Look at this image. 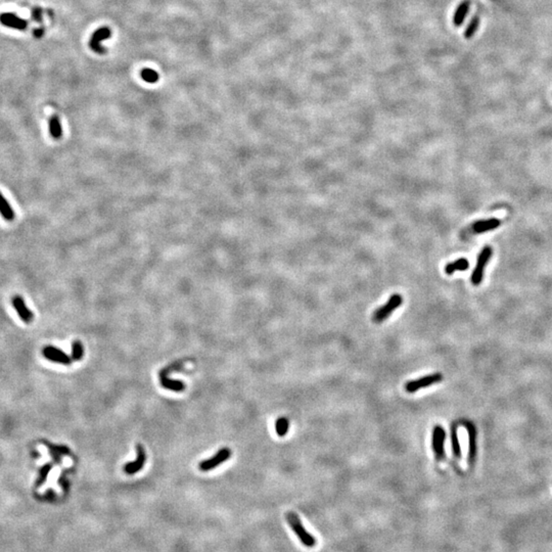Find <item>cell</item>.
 Here are the masks:
<instances>
[{
    "label": "cell",
    "instance_id": "44dd1931",
    "mask_svg": "<svg viewBox=\"0 0 552 552\" xmlns=\"http://www.w3.org/2000/svg\"><path fill=\"white\" fill-rule=\"evenodd\" d=\"M290 427V421L286 417H279L275 423L276 434L279 437H284Z\"/></svg>",
    "mask_w": 552,
    "mask_h": 552
},
{
    "label": "cell",
    "instance_id": "7402d4cb",
    "mask_svg": "<svg viewBox=\"0 0 552 552\" xmlns=\"http://www.w3.org/2000/svg\"><path fill=\"white\" fill-rule=\"evenodd\" d=\"M479 25H480L479 17H473L472 20L469 21V24H468L466 32H465V37L467 39H470L474 35V33L477 32Z\"/></svg>",
    "mask_w": 552,
    "mask_h": 552
},
{
    "label": "cell",
    "instance_id": "9a60e30c",
    "mask_svg": "<svg viewBox=\"0 0 552 552\" xmlns=\"http://www.w3.org/2000/svg\"><path fill=\"white\" fill-rule=\"evenodd\" d=\"M469 5H470L469 0H465V1H462L458 5L456 12L454 14V17H453V23L456 27H459L463 24V21H465L466 17L468 13Z\"/></svg>",
    "mask_w": 552,
    "mask_h": 552
},
{
    "label": "cell",
    "instance_id": "7c38bea8",
    "mask_svg": "<svg viewBox=\"0 0 552 552\" xmlns=\"http://www.w3.org/2000/svg\"><path fill=\"white\" fill-rule=\"evenodd\" d=\"M146 460H147V455L145 449H143L141 445H137V459L133 462H129L127 465H125L124 471L127 474H134L138 472L143 467V466H145Z\"/></svg>",
    "mask_w": 552,
    "mask_h": 552
},
{
    "label": "cell",
    "instance_id": "ffe728a7",
    "mask_svg": "<svg viewBox=\"0 0 552 552\" xmlns=\"http://www.w3.org/2000/svg\"><path fill=\"white\" fill-rule=\"evenodd\" d=\"M140 77H141L142 80H145L147 83H149V84L157 83V82L159 81V79H160L159 74H158L156 71H154V70L149 69V68L141 70V72H140Z\"/></svg>",
    "mask_w": 552,
    "mask_h": 552
},
{
    "label": "cell",
    "instance_id": "6da1fadb",
    "mask_svg": "<svg viewBox=\"0 0 552 552\" xmlns=\"http://www.w3.org/2000/svg\"><path fill=\"white\" fill-rule=\"evenodd\" d=\"M285 518H286V522L290 525V527L293 529L294 533L296 534V536L299 538L300 542L307 548H313L316 546L317 544V540L315 537H313L310 533H309L307 530L304 528L302 521L300 520V517L297 515V513L293 512V511H289L286 512L285 514Z\"/></svg>",
    "mask_w": 552,
    "mask_h": 552
},
{
    "label": "cell",
    "instance_id": "8fae6325",
    "mask_svg": "<svg viewBox=\"0 0 552 552\" xmlns=\"http://www.w3.org/2000/svg\"><path fill=\"white\" fill-rule=\"evenodd\" d=\"M0 23L5 27L16 30H25L27 28V21L25 20L19 18L15 14H10V13L0 15Z\"/></svg>",
    "mask_w": 552,
    "mask_h": 552
},
{
    "label": "cell",
    "instance_id": "277c9868",
    "mask_svg": "<svg viewBox=\"0 0 552 552\" xmlns=\"http://www.w3.org/2000/svg\"><path fill=\"white\" fill-rule=\"evenodd\" d=\"M442 381H443V375L441 373H433L429 375H425V377L421 379L407 382L405 383V390L408 393H415L418 390L427 388V386L438 383Z\"/></svg>",
    "mask_w": 552,
    "mask_h": 552
},
{
    "label": "cell",
    "instance_id": "ac0fdd59",
    "mask_svg": "<svg viewBox=\"0 0 552 552\" xmlns=\"http://www.w3.org/2000/svg\"><path fill=\"white\" fill-rule=\"evenodd\" d=\"M0 214L7 221H12L15 219L14 209L10 207L9 203L1 192H0Z\"/></svg>",
    "mask_w": 552,
    "mask_h": 552
},
{
    "label": "cell",
    "instance_id": "5bb4252c",
    "mask_svg": "<svg viewBox=\"0 0 552 552\" xmlns=\"http://www.w3.org/2000/svg\"><path fill=\"white\" fill-rule=\"evenodd\" d=\"M160 380H161L162 386H164L165 389H168V390L175 391V392H181L185 389V384L182 382L168 379L167 375H166L163 371L160 373Z\"/></svg>",
    "mask_w": 552,
    "mask_h": 552
},
{
    "label": "cell",
    "instance_id": "cb8c5ba5",
    "mask_svg": "<svg viewBox=\"0 0 552 552\" xmlns=\"http://www.w3.org/2000/svg\"><path fill=\"white\" fill-rule=\"evenodd\" d=\"M51 469V465H44L41 468H40V476L38 478V480L36 481V487H40L44 483H45L47 477H48V473Z\"/></svg>",
    "mask_w": 552,
    "mask_h": 552
},
{
    "label": "cell",
    "instance_id": "3957f363",
    "mask_svg": "<svg viewBox=\"0 0 552 552\" xmlns=\"http://www.w3.org/2000/svg\"><path fill=\"white\" fill-rule=\"evenodd\" d=\"M492 254H493V250L489 246H486L482 250V252L480 253V255L478 257L476 268H474V270L471 274V283L473 285H479L482 282L485 267L487 266L489 260L492 257Z\"/></svg>",
    "mask_w": 552,
    "mask_h": 552
},
{
    "label": "cell",
    "instance_id": "52a82bcc",
    "mask_svg": "<svg viewBox=\"0 0 552 552\" xmlns=\"http://www.w3.org/2000/svg\"><path fill=\"white\" fill-rule=\"evenodd\" d=\"M110 36H112V31H110L107 27L98 29L92 34L89 41V46L96 53H101V54L106 53V50L101 45V42L105 39L109 38Z\"/></svg>",
    "mask_w": 552,
    "mask_h": 552
},
{
    "label": "cell",
    "instance_id": "9c48e42d",
    "mask_svg": "<svg viewBox=\"0 0 552 552\" xmlns=\"http://www.w3.org/2000/svg\"><path fill=\"white\" fill-rule=\"evenodd\" d=\"M12 303H13L15 309H16L17 313L19 314L20 318L23 320L25 323L32 322L33 318H34V315H33L32 311L26 306V303H25L23 297H20V296H15L13 297Z\"/></svg>",
    "mask_w": 552,
    "mask_h": 552
},
{
    "label": "cell",
    "instance_id": "603a6c76",
    "mask_svg": "<svg viewBox=\"0 0 552 552\" xmlns=\"http://www.w3.org/2000/svg\"><path fill=\"white\" fill-rule=\"evenodd\" d=\"M72 357L75 361H79L83 357V346L80 340H75L72 345Z\"/></svg>",
    "mask_w": 552,
    "mask_h": 552
},
{
    "label": "cell",
    "instance_id": "5b68a950",
    "mask_svg": "<svg viewBox=\"0 0 552 552\" xmlns=\"http://www.w3.org/2000/svg\"><path fill=\"white\" fill-rule=\"evenodd\" d=\"M445 429L441 425H436L433 430V450L437 461H442L445 458Z\"/></svg>",
    "mask_w": 552,
    "mask_h": 552
},
{
    "label": "cell",
    "instance_id": "30bf717a",
    "mask_svg": "<svg viewBox=\"0 0 552 552\" xmlns=\"http://www.w3.org/2000/svg\"><path fill=\"white\" fill-rule=\"evenodd\" d=\"M462 425L466 426L468 433V441H469V453H468V461L470 465L474 462L477 455V429L476 426L473 425L471 422L463 421Z\"/></svg>",
    "mask_w": 552,
    "mask_h": 552
},
{
    "label": "cell",
    "instance_id": "8992f818",
    "mask_svg": "<svg viewBox=\"0 0 552 552\" xmlns=\"http://www.w3.org/2000/svg\"><path fill=\"white\" fill-rule=\"evenodd\" d=\"M231 456V451L229 448H222L217 454H215L212 458L204 460L200 463V469L203 471H209L219 467L221 463L227 461Z\"/></svg>",
    "mask_w": 552,
    "mask_h": 552
},
{
    "label": "cell",
    "instance_id": "2e32d148",
    "mask_svg": "<svg viewBox=\"0 0 552 552\" xmlns=\"http://www.w3.org/2000/svg\"><path fill=\"white\" fill-rule=\"evenodd\" d=\"M469 267V262L466 258H460L454 262H451L446 265L445 272L448 275L453 274L456 271H467Z\"/></svg>",
    "mask_w": 552,
    "mask_h": 552
},
{
    "label": "cell",
    "instance_id": "e0dca14e",
    "mask_svg": "<svg viewBox=\"0 0 552 552\" xmlns=\"http://www.w3.org/2000/svg\"><path fill=\"white\" fill-rule=\"evenodd\" d=\"M49 133L52 138L57 140L63 136V127L57 115H53L49 120Z\"/></svg>",
    "mask_w": 552,
    "mask_h": 552
},
{
    "label": "cell",
    "instance_id": "4fadbf2b",
    "mask_svg": "<svg viewBox=\"0 0 552 552\" xmlns=\"http://www.w3.org/2000/svg\"><path fill=\"white\" fill-rule=\"evenodd\" d=\"M501 224V221L498 219H489V220H482L474 222L470 227V231L472 234H484L487 231H491L499 227Z\"/></svg>",
    "mask_w": 552,
    "mask_h": 552
},
{
    "label": "cell",
    "instance_id": "d6986e66",
    "mask_svg": "<svg viewBox=\"0 0 552 552\" xmlns=\"http://www.w3.org/2000/svg\"><path fill=\"white\" fill-rule=\"evenodd\" d=\"M457 424H452L451 425V446H452V452H453V455L456 458H461V448H460V444H459V440H458V436H457Z\"/></svg>",
    "mask_w": 552,
    "mask_h": 552
},
{
    "label": "cell",
    "instance_id": "ba28073f",
    "mask_svg": "<svg viewBox=\"0 0 552 552\" xmlns=\"http://www.w3.org/2000/svg\"><path fill=\"white\" fill-rule=\"evenodd\" d=\"M42 354L46 359L55 363L64 364V365H70L72 363V359L64 352L52 346H47L44 348Z\"/></svg>",
    "mask_w": 552,
    "mask_h": 552
},
{
    "label": "cell",
    "instance_id": "7a4b0ae2",
    "mask_svg": "<svg viewBox=\"0 0 552 552\" xmlns=\"http://www.w3.org/2000/svg\"><path fill=\"white\" fill-rule=\"evenodd\" d=\"M403 303V297L400 294H393L390 299L383 306L378 308L372 314V321L374 323H382L388 319L393 312L398 309Z\"/></svg>",
    "mask_w": 552,
    "mask_h": 552
}]
</instances>
